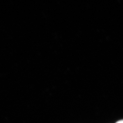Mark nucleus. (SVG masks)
Returning a JSON list of instances; mask_svg holds the SVG:
<instances>
[{
	"label": "nucleus",
	"mask_w": 123,
	"mask_h": 123,
	"mask_svg": "<svg viewBox=\"0 0 123 123\" xmlns=\"http://www.w3.org/2000/svg\"><path fill=\"white\" fill-rule=\"evenodd\" d=\"M116 123H123V120H121V121H119L117 122Z\"/></svg>",
	"instance_id": "nucleus-1"
}]
</instances>
